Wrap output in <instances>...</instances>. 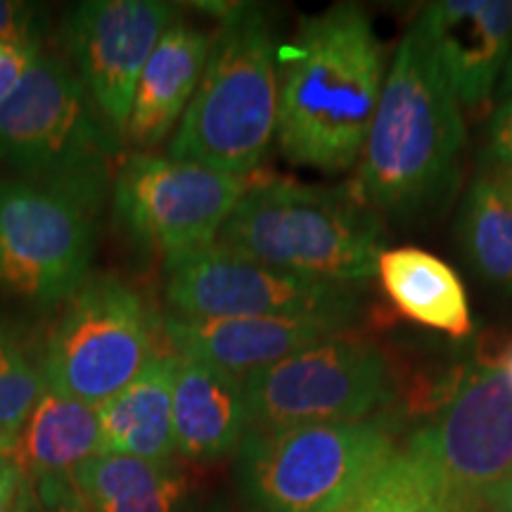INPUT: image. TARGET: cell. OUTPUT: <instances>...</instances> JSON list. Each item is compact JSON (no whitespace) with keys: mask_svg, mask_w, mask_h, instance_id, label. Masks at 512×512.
<instances>
[{"mask_svg":"<svg viewBox=\"0 0 512 512\" xmlns=\"http://www.w3.org/2000/svg\"><path fill=\"white\" fill-rule=\"evenodd\" d=\"M278 140L287 162L337 174L366 150L382 98L384 50L363 8L304 17L278 48Z\"/></svg>","mask_w":512,"mask_h":512,"instance_id":"1","label":"cell"},{"mask_svg":"<svg viewBox=\"0 0 512 512\" xmlns=\"http://www.w3.org/2000/svg\"><path fill=\"white\" fill-rule=\"evenodd\" d=\"M463 143L458 95L413 24L384 81L354 197L368 211L418 214L444 200Z\"/></svg>","mask_w":512,"mask_h":512,"instance_id":"2","label":"cell"},{"mask_svg":"<svg viewBox=\"0 0 512 512\" xmlns=\"http://www.w3.org/2000/svg\"><path fill=\"white\" fill-rule=\"evenodd\" d=\"M169 157L233 176L264 162L278 133V50L259 5H226Z\"/></svg>","mask_w":512,"mask_h":512,"instance_id":"3","label":"cell"},{"mask_svg":"<svg viewBox=\"0 0 512 512\" xmlns=\"http://www.w3.org/2000/svg\"><path fill=\"white\" fill-rule=\"evenodd\" d=\"M121 145L74 69L43 50L0 102V164L95 207L112 190Z\"/></svg>","mask_w":512,"mask_h":512,"instance_id":"4","label":"cell"},{"mask_svg":"<svg viewBox=\"0 0 512 512\" xmlns=\"http://www.w3.org/2000/svg\"><path fill=\"white\" fill-rule=\"evenodd\" d=\"M377 235L354 195L273 178L249 185L216 242L278 271L356 287L377 273Z\"/></svg>","mask_w":512,"mask_h":512,"instance_id":"5","label":"cell"},{"mask_svg":"<svg viewBox=\"0 0 512 512\" xmlns=\"http://www.w3.org/2000/svg\"><path fill=\"white\" fill-rule=\"evenodd\" d=\"M392 453L375 420L247 430L238 446L242 501L261 512H344Z\"/></svg>","mask_w":512,"mask_h":512,"instance_id":"6","label":"cell"},{"mask_svg":"<svg viewBox=\"0 0 512 512\" xmlns=\"http://www.w3.org/2000/svg\"><path fill=\"white\" fill-rule=\"evenodd\" d=\"M157 332V316L136 287L114 273H88L48 337L46 387L100 408L164 354Z\"/></svg>","mask_w":512,"mask_h":512,"instance_id":"7","label":"cell"},{"mask_svg":"<svg viewBox=\"0 0 512 512\" xmlns=\"http://www.w3.org/2000/svg\"><path fill=\"white\" fill-rule=\"evenodd\" d=\"M249 430L354 422L392 399L387 358L373 344L330 337L242 377Z\"/></svg>","mask_w":512,"mask_h":512,"instance_id":"8","label":"cell"},{"mask_svg":"<svg viewBox=\"0 0 512 512\" xmlns=\"http://www.w3.org/2000/svg\"><path fill=\"white\" fill-rule=\"evenodd\" d=\"M100 207L74 192L0 178V292L62 304L88 278Z\"/></svg>","mask_w":512,"mask_h":512,"instance_id":"9","label":"cell"},{"mask_svg":"<svg viewBox=\"0 0 512 512\" xmlns=\"http://www.w3.org/2000/svg\"><path fill=\"white\" fill-rule=\"evenodd\" d=\"M164 299L171 316L256 318L311 316L347 325L361 313L356 287L313 280L214 245L164 259Z\"/></svg>","mask_w":512,"mask_h":512,"instance_id":"10","label":"cell"},{"mask_svg":"<svg viewBox=\"0 0 512 512\" xmlns=\"http://www.w3.org/2000/svg\"><path fill=\"white\" fill-rule=\"evenodd\" d=\"M249 185V176L131 152L117 166L112 202L131 238L174 259L214 245Z\"/></svg>","mask_w":512,"mask_h":512,"instance_id":"11","label":"cell"},{"mask_svg":"<svg viewBox=\"0 0 512 512\" xmlns=\"http://www.w3.org/2000/svg\"><path fill=\"white\" fill-rule=\"evenodd\" d=\"M411 451L437 472L456 512L475 510L484 491L512 477V380L501 366L470 375Z\"/></svg>","mask_w":512,"mask_h":512,"instance_id":"12","label":"cell"},{"mask_svg":"<svg viewBox=\"0 0 512 512\" xmlns=\"http://www.w3.org/2000/svg\"><path fill=\"white\" fill-rule=\"evenodd\" d=\"M174 19L176 8L162 0H83L64 15L74 74L121 140L140 72Z\"/></svg>","mask_w":512,"mask_h":512,"instance_id":"13","label":"cell"},{"mask_svg":"<svg viewBox=\"0 0 512 512\" xmlns=\"http://www.w3.org/2000/svg\"><path fill=\"white\" fill-rule=\"evenodd\" d=\"M415 27L458 100L484 105L512 50V0H439L420 12Z\"/></svg>","mask_w":512,"mask_h":512,"instance_id":"14","label":"cell"},{"mask_svg":"<svg viewBox=\"0 0 512 512\" xmlns=\"http://www.w3.org/2000/svg\"><path fill=\"white\" fill-rule=\"evenodd\" d=\"M344 325L311 316L183 318L166 316L164 337L178 356L195 358L245 377L297 354L311 344L337 337Z\"/></svg>","mask_w":512,"mask_h":512,"instance_id":"15","label":"cell"},{"mask_svg":"<svg viewBox=\"0 0 512 512\" xmlns=\"http://www.w3.org/2000/svg\"><path fill=\"white\" fill-rule=\"evenodd\" d=\"M211 36L185 22L169 24L140 72L124 143L150 152L174 136L207 67Z\"/></svg>","mask_w":512,"mask_h":512,"instance_id":"16","label":"cell"},{"mask_svg":"<svg viewBox=\"0 0 512 512\" xmlns=\"http://www.w3.org/2000/svg\"><path fill=\"white\" fill-rule=\"evenodd\" d=\"M249 430L242 377L178 356L174 375V441L188 460H216L235 451Z\"/></svg>","mask_w":512,"mask_h":512,"instance_id":"17","label":"cell"},{"mask_svg":"<svg viewBox=\"0 0 512 512\" xmlns=\"http://www.w3.org/2000/svg\"><path fill=\"white\" fill-rule=\"evenodd\" d=\"M178 354L164 351L117 396L98 408L100 456L169 463L174 441V375Z\"/></svg>","mask_w":512,"mask_h":512,"instance_id":"18","label":"cell"},{"mask_svg":"<svg viewBox=\"0 0 512 512\" xmlns=\"http://www.w3.org/2000/svg\"><path fill=\"white\" fill-rule=\"evenodd\" d=\"M377 275L387 297L406 318L456 339L472 332L463 280L446 261L418 247L382 249Z\"/></svg>","mask_w":512,"mask_h":512,"instance_id":"19","label":"cell"},{"mask_svg":"<svg viewBox=\"0 0 512 512\" xmlns=\"http://www.w3.org/2000/svg\"><path fill=\"white\" fill-rule=\"evenodd\" d=\"M100 456L98 408L46 387L15 437V460L31 486L72 475L83 460Z\"/></svg>","mask_w":512,"mask_h":512,"instance_id":"20","label":"cell"},{"mask_svg":"<svg viewBox=\"0 0 512 512\" xmlns=\"http://www.w3.org/2000/svg\"><path fill=\"white\" fill-rule=\"evenodd\" d=\"M93 512H181L188 482L169 463L93 456L72 472Z\"/></svg>","mask_w":512,"mask_h":512,"instance_id":"21","label":"cell"},{"mask_svg":"<svg viewBox=\"0 0 512 512\" xmlns=\"http://www.w3.org/2000/svg\"><path fill=\"white\" fill-rule=\"evenodd\" d=\"M460 245L486 283L512 290V190L494 176L477 178L460 214Z\"/></svg>","mask_w":512,"mask_h":512,"instance_id":"22","label":"cell"},{"mask_svg":"<svg viewBox=\"0 0 512 512\" xmlns=\"http://www.w3.org/2000/svg\"><path fill=\"white\" fill-rule=\"evenodd\" d=\"M344 512H456L437 472L418 453H392Z\"/></svg>","mask_w":512,"mask_h":512,"instance_id":"23","label":"cell"},{"mask_svg":"<svg viewBox=\"0 0 512 512\" xmlns=\"http://www.w3.org/2000/svg\"><path fill=\"white\" fill-rule=\"evenodd\" d=\"M43 392V370L31 361L17 332L0 318V434L17 437Z\"/></svg>","mask_w":512,"mask_h":512,"instance_id":"24","label":"cell"},{"mask_svg":"<svg viewBox=\"0 0 512 512\" xmlns=\"http://www.w3.org/2000/svg\"><path fill=\"white\" fill-rule=\"evenodd\" d=\"M43 10L31 3L0 0V43L41 48Z\"/></svg>","mask_w":512,"mask_h":512,"instance_id":"25","label":"cell"},{"mask_svg":"<svg viewBox=\"0 0 512 512\" xmlns=\"http://www.w3.org/2000/svg\"><path fill=\"white\" fill-rule=\"evenodd\" d=\"M36 512H93L76 489L72 475L41 479L34 486Z\"/></svg>","mask_w":512,"mask_h":512,"instance_id":"26","label":"cell"},{"mask_svg":"<svg viewBox=\"0 0 512 512\" xmlns=\"http://www.w3.org/2000/svg\"><path fill=\"white\" fill-rule=\"evenodd\" d=\"M34 486L12 456L0 460V512H34Z\"/></svg>","mask_w":512,"mask_h":512,"instance_id":"27","label":"cell"},{"mask_svg":"<svg viewBox=\"0 0 512 512\" xmlns=\"http://www.w3.org/2000/svg\"><path fill=\"white\" fill-rule=\"evenodd\" d=\"M41 48L15 46V43H0V102L15 91L29 64L36 60Z\"/></svg>","mask_w":512,"mask_h":512,"instance_id":"28","label":"cell"},{"mask_svg":"<svg viewBox=\"0 0 512 512\" xmlns=\"http://www.w3.org/2000/svg\"><path fill=\"white\" fill-rule=\"evenodd\" d=\"M486 155L496 166L512 171V98L505 100L491 117Z\"/></svg>","mask_w":512,"mask_h":512,"instance_id":"29","label":"cell"},{"mask_svg":"<svg viewBox=\"0 0 512 512\" xmlns=\"http://www.w3.org/2000/svg\"><path fill=\"white\" fill-rule=\"evenodd\" d=\"M479 503L489 512H512V477L486 489Z\"/></svg>","mask_w":512,"mask_h":512,"instance_id":"30","label":"cell"},{"mask_svg":"<svg viewBox=\"0 0 512 512\" xmlns=\"http://www.w3.org/2000/svg\"><path fill=\"white\" fill-rule=\"evenodd\" d=\"M209 512H261L256 510L254 505H249L247 501H233V498H221L211 505Z\"/></svg>","mask_w":512,"mask_h":512,"instance_id":"31","label":"cell"},{"mask_svg":"<svg viewBox=\"0 0 512 512\" xmlns=\"http://www.w3.org/2000/svg\"><path fill=\"white\" fill-rule=\"evenodd\" d=\"M501 93L503 95H512V50L508 62H505V74H503V83H501Z\"/></svg>","mask_w":512,"mask_h":512,"instance_id":"32","label":"cell"},{"mask_svg":"<svg viewBox=\"0 0 512 512\" xmlns=\"http://www.w3.org/2000/svg\"><path fill=\"white\" fill-rule=\"evenodd\" d=\"M12 451H15V437H10V434H0V460L12 456Z\"/></svg>","mask_w":512,"mask_h":512,"instance_id":"33","label":"cell"},{"mask_svg":"<svg viewBox=\"0 0 512 512\" xmlns=\"http://www.w3.org/2000/svg\"><path fill=\"white\" fill-rule=\"evenodd\" d=\"M501 368L505 370V373H508V377L512 380V347L505 351V356H503V363H501Z\"/></svg>","mask_w":512,"mask_h":512,"instance_id":"34","label":"cell"},{"mask_svg":"<svg viewBox=\"0 0 512 512\" xmlns=\"http://www.w3.org/2000/svg\"><path fill=\"white\" fill-rule=\"evenodd\" d=\"M510 190H512V185H510Z\"/></svg>","mask_w":512,"mask_h":512,"instance_id":"35","label":"cell"}]
</instances>
